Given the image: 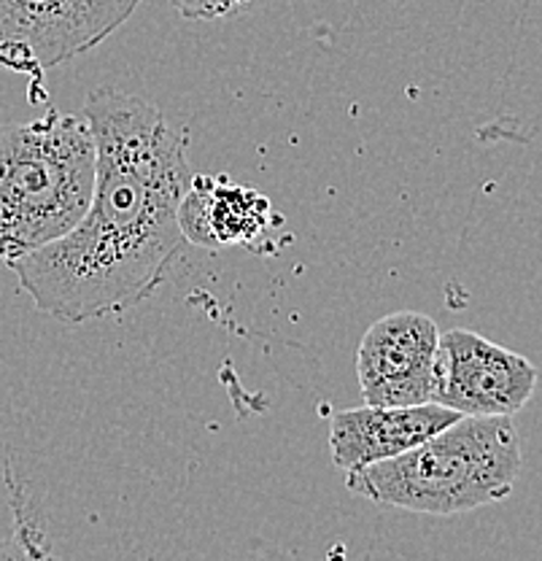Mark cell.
<instances>
[{
    "mask_svg": "<svg viewBox=\"0 0 542 561\" xmlns=\"http://www.w3.org/2000/svg\"><path fill=\"white\" fill-rule=\"evenodd\" d=\"M84 116L97 149L84 219L9 262L38 311L62 324L122 313L154 295L184 245L178 206L195 175L186 136L154 103L97 87Z\"/></svg>",
    "mask_w": 542,
    "mask_h": 561,
    "instance_id": "obj_1",
    "label": "cell"
},
{
    "mask_svg": "<svg viewBox=\"0 0 542 561\" xmlns=\"http://www.w3.org/2000/svg\"><path fill=\"white\" fill-rule=\"evenodd\" d=\"M521 459L510 416H459L411 451L346 472V486L383 507L459 516L505 502Z\"/></svg>",
    "mask_w": 542,
    "mask_h": 561,
    "instance_id": "obj_2",
    "label": "cell"
},
{
    "mask_svg": "<svg viewBox=\"0 0 542 561\" xmlns=\"http://www.w3.org/2000/svg\"><path fill=\"white\" fill-rule=\"evenodd\" d=\"M97 149L87 116L46 111L0 130V260L60 241L92 203Z\"/></svg>",
    "mask_w": 542,
    "mask_h": 561,
    "instance_id": "obj_3",
    "label": "cell"
},
{
    "mask_svg": "<svg viewBox=\"0 0 542 561\" xmlns=\"http://www.w3.org/2000/svg\"><path fill=\"white\" fill-rule=\"evenodd\" d=\"M141 0H0V68L33 76L60 68L119 31Z\"/></svg>",
    "mask_w": 542,
    "mask_h": 561,
    "instance_id": "obj_4",
    "label": "cell"
},
{
    "mask_svg": "<svg viewBox=\"0 0 542 561\" xmlns=\"http://www.w3.org/2000/svg\"><path fill=\"white\" fill-rule=\"evenodd\" d=\"M538 367L472 330L437 337L433 402L459 416H512L534 397Z\"/></svg>",
    "mask_w": 542,
    "mask_h": 561,
    "instance_id": "obj_5",
    "label": "cell"
},
{
    "mask_svg": "<svg viewBox=\"0 0 542 561\" xmlns=\"http://www.w3.org/2000/svg\"><path fill=\"white\" fill-rule=\"evenodd\" d=\"M435 319L397 311L370 324L359 343L357 378L365 405H424L435 391Z\"/></svg>",
    "mask_w": 542,
    "mask_h": 561,
    "instance_id": "obj_6",
    "label": "cell"
},
{
    "mask_svg": "<svg viewBox=\"0 0 542 561\" xmlns=\"http://www.w3.org/2000/svg\"><path fill=\"white\" fill-rule=\"evenodd\" d=\"M459 413L437 402L424 405H365L335 413L330 421V454L343 472L411 451L457 421Z\"/></svg>",
    "mask_w": 542,
    "mask_h": 561,
    "instance_id": "obj_7",
    "label": "cell"
},
{
    "mask_svg": "<svg viewBox=\"0 0 542 561\" xmlns=\"http://www.w3.org/2000/svg\"><path fill=\"white\" fill-rule=\"evenodd\" d=\"M278 221L281 216L262 192L230 184L221 175H192L178 206L181 236L203 249H260L262 236Z\"/></svg>",
    "mask_w": 542,
    "mask_h": 561,
    "instance_id": "obj_8",
    "label": "cell"
},
{
    "mask_svg": "<svg viewBox=\"0 0 542 561\" xmlns=\"http://www.w3.org/2000/svg\"><path fill=\"white\" fill-rule=\"evenodd\" d=\"M249 3H254V0H171V5L184 20L200 22H214L221 20V16H230L232 11L243 9Z\"/></svg>",
    "mask_w": 542,
    "mask_h": 561,
    "instance_id": "obj_9",
    "label": "cell"
}]
</instances>
